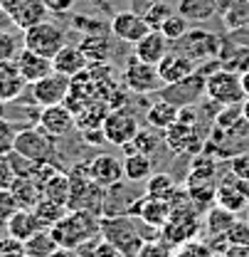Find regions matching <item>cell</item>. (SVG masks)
Wrapping results in <instances>:
<instances>
[{
  "mask_svg": "<svg viewBox=\"0 0 249 257\" xmlns=\"http://www.w3.org/2000/svg\"><path fill=\"white\" fill-rule=\"evenodd\" d=\"M200 252H202V245H195V242H190L187 247H183L178 255H173V257H197ZM205 257H210V252H207Z\"/></svg>",
  "mask_w": 249,
  "mask_h": 257,
  "instance_id": "f5cc1de1",
  "label": "cell"
},
{
  "mask_svg": "<svg viewBox=\"0 0 249 257\" xmlns=\"http://www.w3.org/2000/svg\"><path fill=\"white\" fill-rule=\"evenodd\" d=\"M20 55V40L10 30H0V64H10Z\"/></svg>",
  "mask_w": 249,
  "mask_h": 257,
  "instance_id": "f35d334b",
  "label": "cell"
},
{
  "mask_svg": "<svg viewBox=\"0 0 249 257\" xmlns=\"http://www.w3.org/2000/svg\"><path fill=\"white\" fill-rule=\"evenodd\" d=\"M234 220H237V213H232V210H227L222 205H215V208H210L205 213V230H207L210 237H219V235H224L229 230V225Z\"/></svg>",
  "mask_w": 249,
  "mask_h": 257,
  "instance_id": "f546056e",
  "label": "cell"
},
{
  "mask_svg": "<svg viewBox=\"0 0 249 257\" xmlns=\"http://www.w3.org/2000/svg\"><path fill=\"white\" fill-rule=\"evenodd\" d=\"M104 136H106V141L111 144V146H124L128 141H133L136 139V134H138V116L133 114V111H128V109H111L109 114H106V119H104Z\"/></svg>",
  "mask_w": 249,
  "mask_h": 257,
  "instance_id": "30bf717a",
  "label": "cell"
},
{
  "mask_svg": "<svg viewBox=\"0 0 249 257\" xmlns=\"http://www.w3.org/2000/svg\"><path fill=\"white\" fill-rule=\"evenodd\" d=\"M242 116H244V121L249 124V96L242 101Z\"/></svg>",
  "mask_w": 249,
  "mask_h": 257,
  "instance_id": "11a10c76",
  "label": "cell"
},
{
  "mask_svg": "<svg viewBox=\"0 0 249 257\" xmlns=\"http://www.w3.org/2000/svg\"><path fill=\"white\" fill-rule=\"evenodd\" d=\"M205 87H207V74H202L200 69L192 72L190 77H185L183 82L178 84H170V87H163V99L178 104V106H195L205 94Z\"/></svg>",
  "mask_w": 249,
  "mask_h": 257,
  "instance_id": "8fae6325",
  "label": "cell"
},
{
  "mask_svg": "<svg viewBox=\"0 0 249 257\" xmlns=\"http://www.w3.org/2000/svg\"><path fill=\"white\" fill-rule=\"evenodd\" d=\"M178 111H180L178 104H173V101H168V99L160 96L158 101H153L146 109V124L158 128V131H165L168 126H173L178 121Z\"/></svg>",
  "mask_w": 249,
  "mask_h": 257,
  "instance_id": "d4e9b609",
  "label": "cell"
},
{
  "mask_svg": "<svg viewBox=\"0 0 249 257\" xmlns=\"http://www.w3.org/2000/svg\"><path fill=\"white\" fill-rule=\"evenodd\" d=\"M170 247L173 245L165 240H146L138 257H170Z\"/></svg>",
  "mask_w": 249,
  "mask_h": 257,
  "instance_id": "f6af8a7d",
  "label": "cell"
},
{
  "mask_svg": "<svg viewBox=\"0 0 249 257\" xmlns=\"http://www.w3.org/2000/svg\"><path fill=\"white\" fill-rule=\"evenodd\" d=\"M175 191H178V183H175V178H173L170 173H165V171L153 173V176L146 181V193H148L151 198H158V200L170 203V198L175 195Z\"/></svg>",
  "mask_w": 249,
  "mask_h": 257,
  "instance_id": "d6a6232c",
  "label": "cell"
},
{
  "mask_svg": "<svg viewBox=\"0 0 249 257\" xmlns=\"http://www.w3.org/2000/svg\"><path fill=\"white\" fill-rule=\"evenodd\" d=\"M109 111H111V109L106 106V101L94 99V101H89L82 111H77V126L82 128V131H87V128H101Z\"/></svg>",
  "mask_w": 249,
  "mask_h": 257,
  "instance_id": "f1b7e54d",
  "label": "cell"
},
{
  "mask_svg": "<svg viewBox=\"0 0 249 257\" xmlns=\"http://www.w3.org/2000/svg\"><path fill=\"white\" fill-rule=\"evenodd\" d=\"M82 52L87 55V60L89 64H101L109 60V55H111V47H109V40H106V35L101 32V35H84V40H82Z\"/></svg>",
  "mask_w": 249,
  "mask_h": 257,
  "instance_id": "1f68e13d",
  "label": "cell"
},
{
  "mask_svg": "<svg viewBox=\"0 0 249 257\" xmlns=\"http://www.w3.org/2000/svg\"><path fill=\"white\" fill-rule=\"evenodd\" d=\"M20 3H23V0H0V10H3L5 15H10V13H13Z\"/></svg>",
  "mask_w": 249,
  "mask_h": 257,
  "instance_id": "db71d44e",
  "label": "cell"
},
{
  "mask_svg": "<svg viewBox=\"0 0 249 257\" xmlns=\"http://www.w3.org/2000/svg\"><path fill=\"white\" fill-rule=\"evenodd\" d=\"M128 215L138 218L141 223L153 227V230H160L165 225V220H168V215H170V205L165 200H158V198H151L148 193H143V195H138L131 203Z\"/></svg>",
  "mask_w": 249,
  "mask_h": 257,
  "instance_id": "9a60e30c",
  "label": "cell"
},
{
  "mask_svg": "<svg viewBox=\"0 0 249 257\" xmlns=\"http://www.w3.org/2000/svg\"><path fill=\"white\" fill-rule=\"evenodd\" d=\"M55 250H60V245H57L55 235L47 227H42L40 232L32 235L30 240H25V252H28V257H50Z\"/></svg>",
  "mask_w": 249,
  "mask_h": 257,
  "instance_id": "836d02e7",
  "label": "cell"
},
{
  "mask_svg": "<svg viewBox=\"0 0 249 257\" xmlns=\"http://www.w3.org/2000/svg\"><path fill=\"white\" fill-rule=\"evenodd\" d=\"M131 144H133L136 151H141V154H146V156H153L165 141H163V136L158 134V128L148 126V128H138V134H136V139H133Z\"/></svg>",
  "mask_w": 249,
  "mask_h": 257,
  "instance_id": "d590c367",
  "label": "cell"
},
{
  "mask_svg": "<svg viewBox=\"0 0 249 257\" xmlns=\"http://www.w3.org/2000/svg\"><path fill=\"white\" fill-rule=\"evenodd\" d=\"M42 3L47 5V10H50L52 15H67V13L74 8L77 0H42Z\"/></svg>",
  "mask_w": 249,
  "mask_h": 257,
  "instance_id": "681fc988",
  "label": "cell"
},
{
  "mask_svg": "<svg viewBox=\"0 0 249 257\" xmlns=\"http://www.w3.org/2000/svg\"><path fill=\"white\" fill-rule=\"evenodd\" d=\"M72 28L79 30L82 35H101L106 32V20H99V18H92V15H72Z\"/></svg>",
  "mask_w": 249,
  "mask_h": 257,
  "instance_id": "ab89813d",
  "label": "cell"
},
{
  "mask_svg": "<svg viewBox=\"0 0 249 257\" xmlns=\"http://www.w3.org/2000/svg\"><path fill=\"white\" fill-rule=\"evenodd\" d=\"M18 173L13 168V161L8 154H0V191H10L13 183H15Z\"/></svg>",
  "mask_w": 249,
  "mask_h": 257,
  "instance_id": "ee69618b",
  "label": "cell"
},
{
  "mask_svg": "<svg viewBox=\"0 0 249 257\" xmlns=\"http://www.w3.org/2000/svg\"><path fill=\"white\" fill-rule=\"evenodd\" d=\"M173 13H175V10H173L165 0H160V3H156L153 8H148V10L143 13V18H146V23H148V28H151V30H160V28H163V23H165Z\"/></svg>",
  "mask_w": 249,
  "mask_h": 257,
  "instance_id": "60d3db41",
  "label": "cell"
},
{
  "mask_svg": "<svg viewBox=\"0 0 249 257\" xmlns=\"http://www.w3.org/2000/svg\"><path fill=\"white\" fill-rule=\"evenodd\" d=\"M15 136H18V128L13 126L8 119L0 116V154H10V151H13Z\"/></svg>",
  "mask_w": 249,
  "mask_h": 257,
  "instance_id": "bcb514c9",
  "label": "cell"
},
{
  "mask_svg": "<svg viewBox=\"0 0 249 257\" xmlns=\"http://www.w3.org/2000/svg\"><path fill=\"white\" fill-rule=\"evenodd\" d=\"M168 52H170V42L165 40V35L160 30H148L146 37H141L133 45V55L138 60H143V62H148V64H156V67Z\"/></svg>",
  "mask_w": 249,
  "mask_h": 257,
  "instance_id": "ffe728a7",
  "label": "cell"
},
{
  "mask_svg": "<svg viewBox=\"0 0 249 257\" xmlns=\"http://www.w3.org/2000/svg\"><path fill=\"white\" fill-rule=\"evenodd\" d=\"M55 141H57L55 136H50L47 131H42L40 126L20 128L18 136H15L13 151H18L20 156L30 159L32 163H47V161L55 159V154H57Z\"/></svg>",
  "mask_w": 249,
  "mask_h": 257,
  "instance_id": "5b68a950",
  "label": "cell"
},
{
  "mask_svg": "<svg viewBox=\"0 0 249 257\" xmlns=\"http://www.w3.org/2000/svg\"><path fill=\"white\" fill-rule=\"evenodd\" d=\"M47 15H50V10H47V5L42 0H23L8 18H10V23L18 30L25 32L30 28H35V25H40V23H45Z\"/></svg>",
  "mask_w": 249,
  "mask_h": 257,
  "instance_id": "7402d4cb",
  "label": "cell"
},
{
  "mask_svg": "<svg viewBox=\"0 0 249 257\" xmlns=\"http://www.w3.org/2000/svg\"><path fill=\"white\" fill-rule=\"evenodd\" d=\"M37 126L42 131H47L55 139L67 136L72 128L77 126V116L67 104H55V106H45L37 116Z\"/></svg>",
  "mask_w": 249,
  "mask_h": 257,
  "instance_id": "2e32d148",
  "label": "cell"
},
{
  "mask_svg": "<svg viewBox=\"0 0 249 257\" xmlns=\"http://www.w3.org/2000/svg\"><path fill=\"white\" fill-rule=\"evenodd\" d=\"M99 215L87 213V210H69L55 227H50V232L55 235L57 245L62 250H77L82 247L87 240H92L94 235H99Z\"/></svg>",
  "mask_w": 249,
  "mask_h": 257,
  "instance_id": "6da1fadb",
  "label": "cell"
},
{
  "mask_svg": "<svg viewBox=\"0 0 249 257\" xmlns=\"http://www.w3.org/2000/svg\"><path fill=\"white\" fill-rule=\"evenodd\" d=\"M35 210V215H37V220L42 227H55V225L62 220L64 215L69 213V208L62 205V203H57V200H50V198H40V203L32 208Z\"/></svg>",
  "mask_w": 249,
  "mask_h": 257,
  "instance_id": "4dcf8cb0",
  "label": "cell"
},
{
  "mask_svg": "<svg viewBox=\"0 0 249 257\" xmlns=\"http://www.w3.org/2000/svg\"><path fill=\"white\" fill-rule=\"evenodd\" d=\"M224 257H249V245H229Z\"/></svg>",
  "mask_w": 249,
  "mask_h": 257,
  "instance_id": "816d5d0a",
  "label": "cell"
},
{
  "mask_svg": "<svg viewBox=\"0 0 249 257\" xmlns=\"http://www.w3.org/2000/svg\"><path fill=\"white\" fill-rule=\"evenodd\" d=\"M72 89V79L64 77L60 72H50L45 79L32 84V101L45 109V106H55V104H64V99Z\"/></svg>",
  "mask_w": 249,
  "mask_h": 257,
  "instance_id": "7c38bea8",
  "label": "cell"
},
{
  "mask_svg": "<svg viewBox=\"0 0 249 257\" xmlns=\"http://www.w3.org/2000/svg\"><path fill=\"white\" fill-rule=\"evenodd\" d=\"M192 72H197V62L190 60L187 55H183L180 50H170V52L158 62V74H160V79H163L165 87L183 82Z\"/></svg>",
  "mask_w": 249,
  "mask_h": 257,
  "instance_id": "e0dca14e",
  "label": "cell"
},
{
  "mask_svg": "<svg viewBox=\"0 0 249 257\" xmlns=\"http://www.w3.org/2000/svg\"><path fill=\"white\" fill-rule=\"evenodd\" d=\"M0 257H28L25 252V242L15 240V237H0Z\"/></svg>",
  "mask_w": 249,
  "mask_h": 257,
  "instance_id": "7dc6e473",
  "label": "cell"
},
{
  "mask_svg": "<svg viewBox=\"0 0 249 257\" xmlns=\"http://www.w3.org/2000/svg\"><path fill=\"white\" fill-rule=\"evenodd\" d=\"M175 13H180L190 25H205L217 15V0H178Z\"/></svg>",
  "mask_w": 249,
  "mask_h": 257,
  "instance_id": "603a6c76",
  "label": "cell"
},
{
  "mask_svg": "<svg viewBox=\"0 0 249 257\" xmlns=\"http://www.w3.org/2000/svg\"><path fill=\"white\" fill-rule=\"evenodd\" d=\"M64 45H67V32L60 25L50 23V20H45V23L23 32V47L47 57V60H52Z\"/></svg>",
  "mask_w": 249,
  "mask_h": 257,
  "instance_id": "8992f818",
  "label": "cell"
},
{
  "mask_svg": "<svg viewBox=\"0 0 249 257\" xmlns=\"http://www.w3.org/2000/svg\"><path fill=\"white\" fill-rule=\"evenodd\" d=\"M217 205L239 215L249 205V183L237 178L234 173L222 176V181H217Z\"/></svg>",
  "mask_w": 249,
  "mask_h": 257,
  "instance_id": "5bb4252c",
  "label": "cell"
},
{
  "mask_svg": "<svg viewBox=\"0 0 249 257\" xmlns=\"http://www.w3.org/2000/svg\"><path fill=\"white\" fill-rule=\"evenodd\" d=\"M205 94L210 101L229 106V104H242L247 99V89L242 84V74L229 72V69H215L212 74H207V87Z\"/></svg>",
  "mask_w": 249,
  "mask_h": 257,
  "instance_id": "277c9868",
  "label": "cell"
},
{
  "mask_svg": "<svg viewBox=\"0 0 249 257\" xmlns=\"http://www.w3.org/2000/svg\"><path fill=\"white\" fill-rule=\"evenodd\" d=\"M74 252L79 257H121L119 250H116L111 242H106V237H101V232L94 235L92 240H87V242H84L82 247H77Z\"/></svg>",
  "mask_w": 249,
  "mask_h": 257,
  "instance_id": "e575fe53",
  "label": "cell"
},
{
  "mask_svg": "<svg viewBox=\"0 0 249 257\" xmlns=\"http://www.w3.org/2000/svg\"><path fill=\"white\" fill-rule=\"evenodd\" d=\"M121 84H124L128 92L133 94H156V92H163V79L158 74L156 64H148L143 60H138L136 55L131 60H126L124 72H121Z\"/></svg>",
  "mask_w": 249,
  "mask_h": 257,
  "instance_id": "3957f363",
  "label": "cell"
},
{
  "mask_svg": "<svg viewBox=\"0 0 249 257\" xmlns=\"http://www.w3.org/2000/svg\"><path fill=\"white\" fill-rule=\"evenodd\" d=\"M10 191L15 195L18 205L20 208H28V210H32L40 203V198H42V188H40V183L32 176H18Z\"/></svg>",
  "mask_w": 249,
  "mask_h": 257,
  "instance_id": "83f0119b",
  "label": "cell"
},
{
  "mask_svg": "<svg viewBox=\"0 0 249 257\" xmlns=\"http://www.w3.org/2000/svg\"><path fill=\"white\" fill-rule=\"evenodd\" d=\"M229 173L249 183V154H234L229 159Z\"/></svg>",
  "mask_w": 249,
  "mask_h": 257,
  "instance_id": "c3c4849f",
  "label": "cell"
},
{
  "mask_svg": "<svg viewBox=\"0 0 249 257\" xmlns=\"http://www.w3.org/2000/svg\"><path fill=\"white\" fill-rule=\"evenodd\" d=\"M200 213L192 208V205H183V208H173L165 225L160 227L163 232V240L170 242V245H185L192 242L200 232Z\"/></svg>",
  "mask_w": 249,
  "mask_h": 257,
  "instance_id": "52a82bcc",
  "label": "cell"
},
{
  "mask_svg": "<svg viewBox=\"0 0 249 257\" xmlns=\"http://www.w3.org/2000/svg\"><path fill=\"white\" fill-rule=\"evenodd\" d=\"M227 30H239V28H249V0H234L227 13L222 15Z\"/></svg>",
  "mask_w": 249,
  "mask_h": 257,
  "instance_id": "8d00e7d4",
  "label": "cell"
},
{
  "mask_svg": "<svg viewBox=\"0 0 249 257\" xmlns=\"http://www.w3.org/2000/svg\"><path fill=\"white\" fill-rule=\"evenodd\" d=\"M99 232L101 237H106V242H111L121 257H138L143 242L148 237H141L138 227L133 225L131 215H109L99 220Z\"/></svg>",
  "mask_w": 249,
  "mask_h": 257,
  "instance_id": "7a4b0ae2",
  "label": "cell"
},
{
  "mask_svg": "<svg viewBox=\"0 0 249 257\" xmlns=\"http://www.w3.org/2000/svg\"><path fill=\"white\" fill-rule=\"evenodd\" d=\"M224 240L229 245H249V220H234L224 232Z\"/></svg>",
  "mask_w": 249,
  "mask_h": 257,
  "instance_id": "b9f144b4",
  "label": "cell"
},
{
  "mask_svg": "<svg viewBox=\"0 0 249 257\" xmlns=\"http://www.w3.org/2000/svg\"><path fill=\"white\" fill-rule=\"evenodd\" d=\"M87 67H89V60H87V55L82 52L79 45H64L62 50L52 57V69L64 74V77H69V79L82 74Z\"/></svg>",
  "mask_w": 249,
  "mask_h": 257,
  "instance_id": "44dd1931",
  "label": "cell"
},
{
  "mask_svg": "<svg viewBox=\"0 0 249 257\" xmlns=\"http://www.w3.org/2000/svg\"><path fill=\"white\" fill-rule=\"evenodd\" d=\"M50 257H74V255H72V250H62V247H60V250H55Z\"/></svg>",
  "mask_w": 249,
  "mask_h": 257,
  "instance_id": "9f6ffc18",
  "label": "cell"
},
{
  "mask_svg": "<svg viewBox=\"0 0 249 257\" xmlns=\"http://www.w3.org/2000/svg\"><path fill=\"white\" fill-rule=\"evenodd\" d=\"M148 23L143 15L133 13V10H121V13H114L111 20H109V32L121 40V42H128V45H136L141 37L148 35Z\"/></svg>",
  "mask_w": 249,
  "mask_h": 257,
  "instance_id": "4fadbf2b",
  "label": "cell"
},
{
  "mask_svg": "<svg viewBox=\"0 0 249 257\" xmlns=\"http://www.w3.org/2000/svg\"><path fill=\"white\" fill-rule=\"evenodd\" d=\"M40 188H42V198L57 200V203H62V205H67V208H69V198H72L69 173H64V171L52 173L50 178H45V181L40 183Z\"/></svg>",
  "mask_w": 249,
  "mask_h": 257,
  "instance_id": "4316f807",
  "label": "cell"
},
{
  "mask_svg": "<svg viewBox=\"0 0 249 257\" xmlns=\"http://www.w3.org/2000/svg\"><path fill=\"white\" fill-rule=\"evenodd\" d=\"M18 210H20V205H18L13 191H0V225L8 223Z\"/></svg>",
  "mask_w": 249,
  "mask_h": 257,
  "instance_id": "7bdbcfd3",
  "label": "cell"
},
{
  "mask_svg": "<svg viewBox=\"0 0 249 257\" xmlns=\"http://www.w3.org/2000/svg\"><path fill=\"white\" fill-rule=\"evenodd\" d=\"M175 45L180 47L183 55H187L190 60H195L197 67L205 62H217L219 52H222V40H219V35L200 30V28L190 30L185 37H183L180 42H175Z\"/></svg>",
  "mask_w": 249,
  "mask_h": 257,
  "instance_id": "ba28073f",
  "label": "cell"
},
{
  "mask_svg": "<svg viewBox=\"0 0 249 257\" xmlns=\"http://www.w3.org/2000/svg\"><path fill=\"white\" fill-rule=\"evenodd\" d=\"M15 67H18V74L28 82V84H35V82H40V79H45L50 72H55L52 69V60H47V57H42V55H37V52H30V50H20V55H18V60H15Z\"/></svg>",
  "mask_w": 249,
  "mask_h": 257,
  "instance_id": "d6986e66",
  "label": "cell"
},
{
  "mask_svg": "<svg viewBox=\"0 0 249 257\" xmlns=\"http://www.w3.org/2000/svg\"><path fill=\"white\" fill-rule=\"evenodd\" d=\"M87 168H89L92 181H96L101 188H109V186H116V183L126 181L124 161H119L116 156H111V154H96V156L87 163Z\"/></svg>",
  "mask_w": 249,
  "mask_h": 257,
  "instance_id": "ac0fdd59",
  "label": "cell"
},
{
  "mask_svg": "<svg viewBox=\"0 0 249 257\" xmlns=\"http://www.w3.org/2000/svg\"><path fill=\"white\" fill-rule=\"evenodd\" d=\"M160 32L165 35V40H168L170 45H175V42H180L187 32H190V23H187L180 13H173V15H170V18L163 23Z\"/></svg>",
  "mask_w": 249,
  "mask_h": 257,
  "instance_id": "74e56055",
  "label": "cell"
},
{
  "mask_svg": "<svg viewBox=\"0 0 249 257\" xmlns=\"http://www.w3.org/2000/svg\"><path fill=\"white\" fill-rule=\"evenodd\" d=\"M153 176V156H146L141 151L124 156V178L128 183H146Z\"/></svg>",
  "mask_w": 249,
  "mask_h": 257,
  "instance_id": "484cf974",
  "label": "cell"
},
{
  "mask_svg": "<svg viewBox=\"0 0 249 257\" xmlns=\"http://www.w3.org/2000/svg\"><path fill=\"white\" fill-rule=\"evenodd\" d=\"M40 230H42V225H40V220H37L35 210H28V208H20V210L5 223V232H8L10 237L20 240V242L30 240L32 235L40 232Z\"/></svg>",
  "mask_w": 249,
  "mask_h": 257,
  "instance_id": "cb8c5ba5",
  "label": "cell"
},
{
  "mask_svg": "<svg viewBox=\"0 0 249 257\" xmlns=\"http://www.w3.org/2000/svg\"><path fill=\"white\" fill-rule=\"evenodd\" d=\"M163 141L173 154H202L205 151V136L200 131V124H183L175 121L173 126L163 131Z\"/></svg>",
  "mask_w": 249,
  "mask_h": 257,
  "instance_id": "9c48e42d",
  "label": "cell"
},
{
  "mask_svg": "<svg viewBox=\"0 0 249 257\" xmlns=\"http://www.w3.org/2000/svg\"><path fill=\"white\" fill-rule=\"evenodd\" d=\"M156 3H160V0H128V10H133V13H138V15H143L148 8H153Z\"/></svg>",
  "mask_w": 249,
  "mask_h": 257,
  "instance_id": "f907efd6",
  "label": "cell"
}]
</instances>
